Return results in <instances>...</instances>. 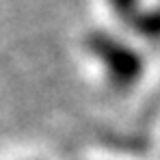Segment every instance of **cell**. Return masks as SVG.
<instances>
[{
    "instance_id": "obj_2",
    "label": "cell",
    "mask_w": 160,
    "mask_h": 160,
    "mask_svg": "<svg viewBox=\"0 0 160 160\" xmlns=\"http://www.w3.org/2000/svg\"><path fill=\"white\" fill-rule=\"evenodd\" d=\"M115 15L132 26L138 35L147 37V39H156L160 30V20H158V11L156 9H141V0H108Z\"/></svg>"
},
{
    "instance_id": "obj_1",
    "label": "cell",
    "mask_w": 160,
    "mask_h": 160,
    "mask_svg": "<svg viewBox=\"0 0 160 160\" xmlns=\"http://www.w3.org/2000/svg\"><path fill=\"white\" fill-rule=\"evenodd\" d=\"M84 48L91 56L100 61L108 84L115 91H130L145 72L141 52L112 32L106 30L89 32L84 39Z\"/></svg>"
}]
</instances>
